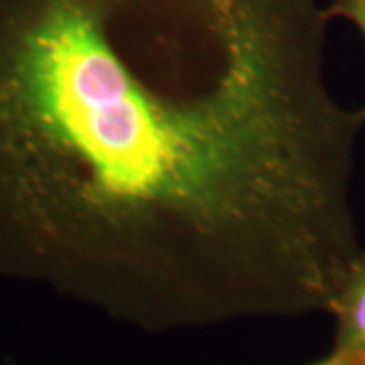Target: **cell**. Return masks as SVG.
Listing matches in <instances>:
<instances>
[{"label": "cell", "mask_w": 365, "mask_h": 365, "mask_svg": "<svg viewBox=\"0 0 365 365\" xmlns=\"http://www.w3.org/2000/svg\"><path fill=\"white\" fill-rule=\"evenodd\" d=\"M317 0H0V271L118 322L327 312L365 107Z\"/></svg>", "instance_id": "cell-1"}, {"label": "cell", "mask_w": 365, "mask_h": 365, "mask_svg": "<svg viewBox=\"0 0 365 365\" xmlns=\"http://www.w3.org/2000/svg\"><path fill=\"white\" fill-rule=\"evenodd\" d=\"M312 365H355V360L349 355L339 352V350H333V352L328 355V357L318 360Z\"/></svg>", "instance_id": "cell-4"}, {"label": "cell", "mask_w": 365, "mask_h": 365, "mask_svg": "<svg viewBox=\"0 0 365 365\" xmlns=\"http://www.w3.org/2000/svg\"><path fill=\"white\" fill-rule=\"evenodd\" d=\"M328 313L335 318V349L357 359L365 354V249L346 272Z\"/></svg>", "instance_id": "cell-2"}, {"label": "cell", "mask_w": 365, "mask_h": 365, "mask_svg": "<svg viewBox=\"0 0 365 365\" xmlns=\"http://www.w3.org/2000/svg\"><path fill=\"white\" fill-rule=\"evenodd\" d=\"M354 360H355V365H365V354L359 355V357L354 359Z\"/></svg>", "instance_id": "cell-5"}, {"label": "cell", "mask_w": 365, "mask_h": 365, "mask_svg": "<svg viewBox=\"0 0 365 365\" xmlns=\"http://www.w3.org/2000/svg\"><path fill=\"white\" fill-rule=\"evenodd\" d=\"M328 19L333 17H344L354 22L365 38V0H331V4L325 9Z\"/></svg>", "instance_id": "cell-3"}]
</instances>
